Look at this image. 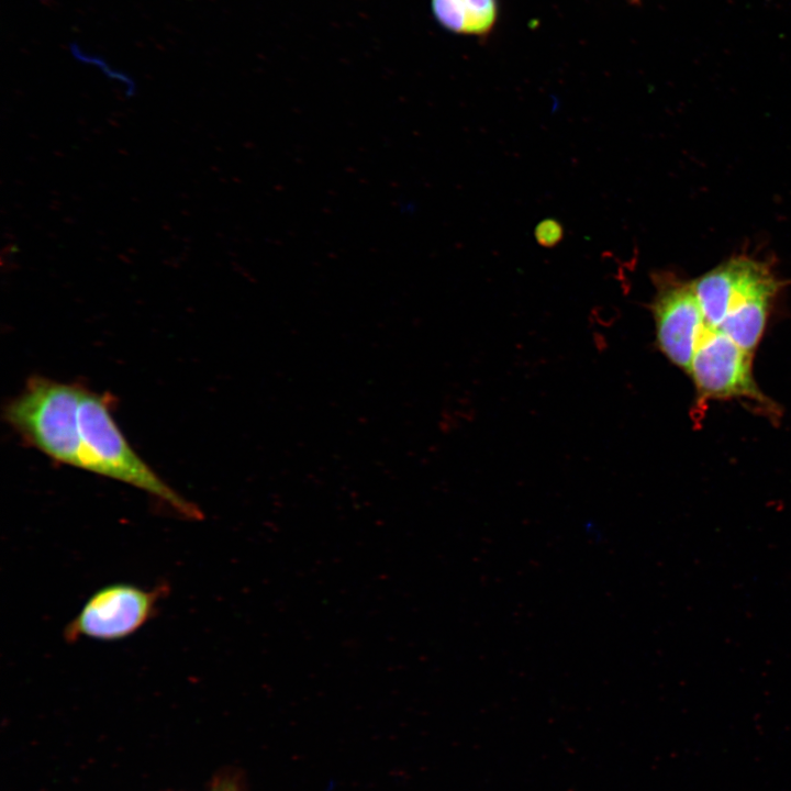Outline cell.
Segmentation results:
<instances>
[{
  "instance_id": "6da1fadb",
  "label": "cell",
  "mask_w": 791,
  "mask_h": 791,
  "mask_svg": "<svg viewBox=\"0 0 791 791\" xmlns=\"http://www.w3.org/2000/svg\"><path fill=\"white\" fill-rule=\"evenodd\" d=\"M113 398L82 389L78 410L80 469L135 487L187 520L201 510L167 484L130 446L112 417Z\"/></svg>"
},
{
  "instance_id": "7a4b0ae2",
  "label": "cell",
  "mask_w": 791,
  "mask_h": 791,
  "mask_svg": "<svg viewBox=\"0 0 791 791\" xmlns=\"http://www.w3.org/2000/svg\"><path fill=\"white\" fill-rule=\"evenodd\" d=\"M83 387L34 376L10 400L7 422L24 441L55 463L79 468L78 410Z\"/></svg>"
},
{
  "instance_id": "3957f363",
  "label": "cell",
  "mask_w": 791,
  "mask_h": 791,
  "mask_svg": "<svg viewBox=\"0 0 791 791\" xmlns=\"http://www.w3.org/2000/svg\"><path fill=\"white\" fill-rule=\"evenodd\" d=\"M168 589L166 583L152 589L125 582L104 586L87 599L66 625L64 637L69 643L81 638L103 642L126 638L157 613Z\"/></svg>"
},
{
  "instance_id": "277c9868",
  "label": "cell",
  "mask_w": 791,
  "mask_h": 791,
  "mask_svg": "<svg viewBox=\"0 0 791 791\" xmlns=\"http://www.w3.org/2000/svg\"><path fill=\"white\" fill-rule=\"evenodd\" d=\"M688 374L701 402L742 398L771 406L753 378L751 353L718 328L706 326Z\"/></svg>"
},
{
  "instance_id": "5b68a950",
  "label": "cell",
  "mask_w": 791,
  "mask_h": 791,
  "mask_svg": "<svg viewBox=\"0 0 791 791\" xmlns=\"http://www.w3.org/2000/svg\"><path fill=\"white\" fill-rule=\"evenodd\" d=\"M654 282L656 293L650 308L657 344L672 364L689 372L699 341L708 326L692 281L662 272L656 275Z\"/></svg>"
},
{
  "instance_id": "8992f818",
  "label": "cell",
  "mask_w": 791,
  "mask_h": 791,
  "mask_svg": "<svg viewBox=\"0 0 791 791\" xmlns=\"http://www.w3.org/2000/svg\"><path fill=\"white\" fill-rule=\"evenodd\" d=\"M780 287V281L767 264L751 258L718 330L739 347L753 353L762 336L771 300Z\"/></svg>"
},
{
  "instance_id": "52a82bcc",
  "label": "cell",
  "mask_w": 791,
  "mask_h": 791,
  "mask_svg": "<svg viewBox=\"0 0 791 791\" xmlns=\"http://www.w3.org/2000/svg\"><path fill=\"white\" fill-rule=\"evenodd\" d=\"M739 270L740 256L731 258L692 281L698 302L709 326L720 328L725 320Z\"/></svg>"
},
{
  "instance_id": "ba28073f",
  "label": "cell",
  "mask_w": 791,
  "mask_h": 791,
  "mask_svg": "<svg viewBox=\"0 0 791 791\" xmlns=\"http://www.w3.org/2000/svg\"><path fill=\"white\" fill-rule=\"evenodd\" d=\"M431 10L436 22L445 30L469 35V16L465 0H431Z\"/></svg>"
},
{
  "instance_id": "9c48e42d",
  "label": "cell",
  "mask_w": 791,
  "mask_h": 791,
  "mask_svg": "<svg viewBox=\"0 0 791 791\" xmlns=\"http://www.w3.org/2000/svg\"><path fill=\"white\" fill-rule=\"evenodd\" d=\"M469 16V35H484L498 16L497 0H465Z\"/></svg>"
},
{
  "instance_id": "30bf717a",
  "label": "cell",
  "mask_w": 791,
  "mask_h": 791,
  "mask_svg": "<svg viewBox=\"0 0 791 791\" xmlns=\"http://www.w3.org/2000/svg\"><path fill=\"white\" fill-rule=\"evenodd\" d=\"M561 224L553 219L541 221L535 227V238L544 247H554L562 239Z\"/></svg>"
},
{
  "instance_id": "8fae6325",
  "label": "cell",
  "mask_w": 791,
  "mask_h": 791,
  "mask_svg": "<svg viewBox=\"0 0 791 791\" xmlns=\"http://www.w3.org/2000/svg\"><path fill=\"white\" fill-rule=\"evenodd\" d=\"M209 791H239L237 783L229 777H220L213 781Z\"/></svg>"
}]
</instances>
